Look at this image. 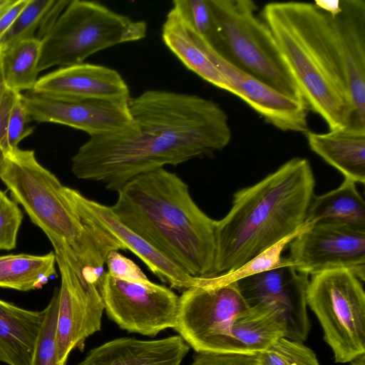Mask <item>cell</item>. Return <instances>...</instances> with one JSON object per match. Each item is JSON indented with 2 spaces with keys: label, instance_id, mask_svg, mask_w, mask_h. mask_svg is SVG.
Here are the masks:
<instances>
[{
  "label": "cell",
  "instance_id": "24",
  "mask_svg": "<svg viewBox=\"0 0 365 365\" xmlns=\"http://www.w3.org/2000/svg\"><path fill=\"white\" fill-rule=\"evenodd\" d=\"M56 264L53 251L43 255H1L0 287L21 292L41 289L56 275Z\"/></svg>",
  "mask_w": 365,
  "mask_h": 365
},
{
  "label": "cell",
  "instance_id": "12",
  "mask_svg": "<svg viewBox=\"0 0 365 365\" xmlns=\"http://www.w3.org/2000/svg\"><path fill=\"white\" fill-rule=\"evenodd\" d=\"M294 268L313 275L332 269H346L365 280V231L332 225L314 224L289 244Z\"/></svg>",
  "mask_w": 365,
  "mask_h": 365
},
{
  "label": "cell",
  "instance_id": "22",
  "mask_svg": "<svg viewBox=\"0 0 365 365\" xmlns=\"http://www.w3.org/2000/svg\"><path fill=\"white\" fill-rule=\"evenodd\" d=\"M304 223L332 224L365 231V202L356 183L344 178L336 189L314 196Z\"/></svg>",
  "mask_w": 365,
  "mask_h": 365
},
{
  "label": "cell",
  "instance_id": "3",
  "mask_svg": "<svg viewBox=\"0 0 365 365\" xmlns=\"http://www.w3.org/2000/svg\"><path fill=\"white\" fill-rule=\"evenodd\" d=\"M315 180L308 160L293 158L237 190L216 220L217 275L234 270L304 225Z\"/></svg>",
  "mask_w": 365,
  "mask_h": 365
},
{
  "label": "cell",
  "instance_id": "13",
  "mask_svg": "<svg viewBox=\"0 0 365 365\" xmlns=\"http://www.w3.org/2000/svg\"><path fill=\"white\" fill-rule=\"evenodd\" d=\"M61 274L58 309V357L66 365L71 351L82 349L85 340L101 331L104 305L98 285L76 272L55 252Z\"/></svg>",
  "mask_w": 365,
  "mask_h": 365
},
{
  "label": "cell",
  "instance_id": "6",
  "mask_svg": "<svg viewBox=\"0 0 365 365\" xmlns=\"http://www.w3.org/2000/svg\"><path fill=\"white\" fill-rule=\"evenodd\" d=\"M209 2L216 30L212 48L239 70L288 97L304 101L272 32L256 14V4L252 0Z\"/></svg>",
  "mask_w": 365,
  "mask_h": 365
},
{
  "label": "cell",
  "instance_id": "10",
  "mask_svg": "<svg viewBox=\"0 0 365 365\" xmlns=\"http://www.w3.org/2000/svg\"><path fill=\"white\" fill-rule=\"evenodd\" d=\"M108 318L129 333L154 337L174 329L179 296L171 289L150 281L120 279L104 272L98 284Z\"/></svg>",
  "mask_w": 365,
  "mask_h": 365
},
{
  "label": "cell",
  "instance_id": "38",
  "mask_svg": "<svg viewBox=\"0 0 365 365\" xmlns=\"http://www.w3.org/2000/svg\"><path fill=\"white\" fill-rule=\"evenodd\" d=\"M317 8L332 16L337 15L341 10V1H315L313 3Z\"/></svg>",
  "mask_w": 365,
  "mask_h": 365
},
{
  "label": "cell",
  "instance_id": "7",
  "mask_svg": "<svg viewBox=\"0 0 365 365\" xmlns=\"http://www.w3.org/2000/svg\"><path fill=\"white\" fill-rule=\"evenodd\" d=\"M146 34L144 21L133 20L97 1H70L41 39L38 71L83 63L98 51L140 41Z\"/></svg>",
  "mask_w": 365,
  "mask_h": 365
},
{
  "label": "cell",
  "instance_id": "16",
  "mask_svg": "<svg viewBox=\"0 0 365 365\" xmlns=\"http://www.w3.org/2000/svg\"><path fill=\"white\" fill-rule=\"evenodd\" d=\"M326 14L356 121L365 124V1L341 0V10L337 15Z\"/></svg>",
  "mask_w": 365,
  "mask_h": 365
},
{
  "label": "cell",
  "instance_id": "1",
  "mask_svg": "<svg viewBox=\"0 0 365 365\" xmlns=\"http://www.w3.org/2000/svg\"><path fill=\"white\" fill-rule=\"evenodd\" d=\"M129 107L138 131L108 143L112 165L126 180L221 150L230 142L227 115L205 98L152 89L131 98Z\"/></svg>",
  "mask_w": 365,
  "mask_h": 365
},
{
  "label": "cell",
  "instance_id": "41",
  "mask_svg": "<svg viewBox=\"0 0 365 365\" xmlns=\"http://www.w3.org/2000/svg\"><path fill=\"white\" fill-rule=\"evenodd\" d=\"M1 53L0 52V60H1Z\"/></svg>",
  "mask_w": 365,
  "mask_h": 365
},
{
  "label": "cell",
  "instance_id": "11",
  "mask_svg": "<svg viewBox=\"0 0 365 365\" xmlns=\"http://www.w3.org/2000/svg\"><path fill=\"white\" fill-rule=\"evenodd\" d=\"M31 119L55 123L81 130L90 136L125 135L138 131L131 115L130 100H66L21 93Z\"/></svg>",
  "mask_w": 365,
  "mask_h": 365
},
{
  "label": "cell",
  "instance_id": "35",
  "mask_svg": "<svg viewBox=\"0 0 365 365\" xmlns=\"http://www.w3.org/2000/svg\"><path fill=\"white\" fill-rule=\"evenodd\" d=\"M189 365H259L256 355L197 353Z\"/></svg>",
  "mask_w": 365,
  "mask_h": 365
},
{
  "label": "cell",
  "instance_id": "18",
  "mask_svg": "<svg viewBox=\"0 0 365 365\" xmlns=\"http://www.w3.org/2000/svg\"><path fill=\"white\" fill-rule=\"evenodd\" d=\"M190 348L179 335L154 340L120 337L93 348L76 365H180Z\"/></svg>",
  "mask_w": 365,
  "mask_h": 365
},
{
  "label": "cell",
  "instance_id": "37",
  "mask_svg": "<svg viewBox=\"0 0 365 365\" xmlns=\"http://www.w3.org/2000/svg\"><path fill=\"white\" fill-rule=\"evenodd\" d=\"M28 2L29 0H14L0 16V39L11 26Z\"/></svg>",
  "mask_w": 365,
  "mask_h": 365
},
{
  "label": "cell",
  "instance_id": "17",
  "mask_svg": "<svg viewBox=\"0 0 365 365\" xmlns=\"http://www.w3.org/2000/svg\"><path fill=\"white\" fill-rule=\"evenodd\" d=\"M31 92L66 100H130L128 84L115 69L81 63L61 67L37 80Z\"/></svg>",
  "mask_w": 365,
  "mask_h": 365
},
{
  "label": "cell",
  "instance_id": "15",
  "mask_svg": "<svg viewBox=\"0 0 365 365\" xmlns=\"http://www.w3.org/2000/svg\"><path fill=\"white\" fill-rule=\"evenodd\" d=\"M65 191L71 204L84 221L100 229L123 250L132 252L161 282L180 291L202 284L203 277L189 274L124 225L110 206L89 199L78 190L67 186Z\"/></svg>",
  "mask_w": 365,
  "mask_h": 365
},
{
  "label": "cell",
  "instance_id": "8",
  "mask_svg": "<svg viewBox=\"0 0 365 365\" xmlns=\"http://www.w3.org/2000/svg\"><path fill=\"white\" fill-rule=\"evenodd\" d=\"M307 304L319 321L336 363L365 354V292L351 272L339 268L312 275Z\"/></svg>",
  "mask_w": 365,
  "mask_h": 365
},
{
  "label": "cell",
  "instance_id": "33",
  "mask_svg": "<svg viewBox=\"0 0 365 365\" xmlns=\"http://www.w3.org/2000/svg\"><path fill=\"white\" fill-rule=\"evenodd\" d=\"M31 120L19 93L11 108L7 125V140L12 150L18 148L23 139L33 133L34 128L29 125Z\"/></svg>",
  "mask_w": 365,
  "mask_h": 365
},
{
  "label": "cell",
  "instance_id": "39",
  "mask_svg": "<svg viewBox=\"0 0 365 365\" xmlns=\"http://www.w3.org/2000/svg\"><path fill=\"white\" fill-rule=\"evenodd\" d=\"M1 61V60H0ZM6 89V86L5 84L4 76H3V71L0 62V104L2 101L4 92Z\"/></svg>",
  "mask_w": 365,
  "mask_h": 365
},
{
  "label": "cell",
  "instance_id": "29",
  "mask_svg": "<svg viewBox=\"0 0 365 365\" xmlns=\"http://www.w3.org/2000/svg\"><path fill=\"white\" fill-rule=\"evenodd\" d=\"M58 289L45 309L46 314L38 334L31 365H59L58 357Z\"/></svg>",
  "mask_w": 365,
  "mask_h": 365
},
{
  "label": "cell",
  "instance_id": "21",
  "mask_svg": "<svg viewBox=\"0 0 365 365\" xmlns=\"http://www.w3.org/2000/svg\"><path fill=\"white\" fill-rule=\"evenodd\" d=\"M285 325L279 312L267 304L248 307L231 327L232 354L256 355L284 337Z\"/></svg>",
  "mask_w": 365,
  "mask_h": 365
},
{
  "label": "cell",
  "instance_id": "30",
  "mask_svg": "<svg viewBox=\"0 0 365 365\" xmlns=\"http://www.w3.org/2000/svg\"><path fill=\"white\" fill-rule=\"evenodd\" d=\"M184 24L211 47L215 43V24L209 0H175L173 7Z\"/></svg>",
  "mask_w": 365,
  "mask_h": 365
},
{
  "label": "cell",
  "instance_id": "23",
  "mask_svg": "<svg viewBox=\"0 0 365 365\" xmlns=\"http://www.w3.org/2000/svg\"><path fill=\"white\" fill-rule=\"evenodd\" d=\"M162 38L169 50L187 69L213 86L231 93L229 82L193 41L173 8L168 13L163 24Z\"/></svg>",
  "mask_w": 365,
  "mask_h": 365
},
{
  "label": "cell",
  "instance_id": "40",
  "mask_svg": "<svg viewBox=\"0 0 365 365\" xmlns=\"http://www.w3.org/2000/svg\"><path fill=\"white\" fill-rule=\"evenodd\" d=\"M14 1V0H0V16Z\"/></svg>",
  "mask_w": 365,
  "mask_h": 365
},
{
  "label": "cell",
  "instance_id": "5",
  "mask_svg": "<svg viewBox=\"0 0 365 365\" xmlns=\"http://www.w3.org/2000/svg\"><path fill=\"white\" fill-rule=\"evenodd\" d=\"M0 180L31 221L46 235L53 252L88 279L98 281L107 255L123 250L98 227L84 221L66 194V186L36 159L19 148L5 158Z\"/></svg>",
  "mask_w": 365,
  "mask_h": 365
},
{
  "label": "cell",
  "instance_id": "36",
  "mask_svg": "<svg viewBox=\"0 0 365 365\" xmlns=\"http://www.w3.org/2000/svg\"><path fill=\"white\" fill-rule=\"evenodd\" d=\"M19 93L6 88L0 104V174L6 156L12 150L7 140V125L11 108Z\"/></svg>",
  "mask_w": 365,
  "mask_h": 365
},
{
  "label": "cell",
  "instance_id": "27",
  "mask_svg": "<svg viewBox=\"0 0 365 365\" xmlns=\"http://www.w3.org/2000/svg\"><path fill=\"white\" fill-rule=\"evenodd\" d=\"M308 226L309 225L304 222L302 228L259 253L241 267L215 277H207L204 284H227L274 268L293 266L289 259L282 257V253L284 248Z\"/></svg>",
  "mask_w": 365,
  "mask_h": 365
},
{
  "label": "cell",
  "instance_id": "14",
  "mask_svg": "<svg viewBox=\"0 0 365 365\" xmlns=\"http://www.w3.org/2000/svg\"><path fill=\"white\" fill-rule=\"evenodd\" d=\"M185 26L193 41L229 82L232 93L245 101L265 121L281 130L305 134L310 131L309 108L304 101L288 97L235 68L204 39Z\"/></svg>",
  "mask_w": 365,
  "mask_h": 365
},
{
  "label": "cell",
  "instance_id": "34",
  "mask_svg": "<svg viewBox=\"0 0 365 365\" xmlns=\"http://www.w3.org/2000/svg\"><path fill=\"white\" fill-rule=\"evenodd\" d=\"M106 264L108 267L107 272L113 277L139 282L150 281L133 261L118 252V250H112L107 255Z\"/></svg>",
  "mask_w": 365,
  "mask_h": 365
},
{
  "label": "cell",
  "instance_id": "4",
  "mask_svg": "<svg viewBox=\"0 0 365 365\" xmlns=\"http://www.w3.org/2000/svg\"><path fill=\"white\" fill-rule=\"evenodd\" d=\"M261 18L309 108L326 121L329 130L357 122L325 12L313 3L272 2L264 6Z\"/></svg>",
  "mask_w": 365,
  "mask_h": 365
},
{
  "label": "cell",
  "instance_id": "31",
  "mask_svg": "<svg viewBox=\"0 0 365 365\" xmlns=\"http://www.w3.org/2000/svg\"><path fill=\"white\" fill-rule=\"evenodd\" d=\"M256 356L259 365H319L311 349L286 337L278 339Z\"/></svg>",
  "mask_w": 365,
  "mask_h": 365
},
{
  "label": "cell",
  "instance_id": "28",
  "mask_svg": "<svg viewBox=\"0 0 365 365\" xmlns=\"http://www.w3.org/2000/svg\"><path fill=\"white\" fill-rule=\"evenodd\" d=\"M56 0H29L11 26L0 39V52L3 53L14 44L31 38L40 29L48 11Z\"/></svg>",
  "mask_w": 365,
  "mask_h": 365
},
{
  "label": "cell",
  "instance_id": "2",
  "mask_svg": "<svg viewBox=\"0 0 365 365\" xmlns=\"http://www.w3.org/2000/svg\"><path fill=\"white\" fill-rule=\"evenodd\" d=\"M117 192L110 208L124 225L189 274L217 275L216 220L176 173L163 168L142 174Z\"/></svg>",
  "mask_w": 365,
  "mask_h": 365
},
{
  "label": "cell",
  "instance_id": "9",
  "mask_svg": "<svg viewBox=\"0 0 365 365\" xmlns=\"http://www.w3.org/2000/svg\"><path fill=\"white\" fill-rule=\"evenodd\" d=\"M249 307L235 282L182 291L173 329L196 353L232 354L231 327Z\"/></svg>",
  "mask_w": 365,
  "mask_h": 365
},
{
  "label": "cell",
  "instance_id": "20",
  "mask_svg": "<svg viewBox=\"0 0 365 365\" xmlns=\"http://www.w3.org/2000/svg\"><path fill=\"white\" fill-rule=\"evenodd\" d=\"M46 314L0 299V361L31 365L36 340Z\"/></svg>",
  "mask_w": 365,
  "mask_h": 365
},
{
  "label": "cell",
  "instance_id": "19",
  "mask_svg": "<svg viewBox=\"0 0 365 365\" xmlns=\"http://www.w3.org/2000/svg\"><path fill=\"white\" fill-rule=\"evenodd\" d=\"M310 149L344 178L365 182V125H351L325 133H306Z\"/></svg>",
  "mask_w": 365,
  "mask_h": 365
},
{
  "label": "cell",
  "instance_id": "25",
  "mask_svg": "<svg viewBox=\"0 0 365 365\" xmlns=\"http://www.w3.org/2000/svg\"><path fill=\"white\" fill-rule=\"evenodd\" d=\"M41 40L21 41L1 53V65L7 88L31 91L37 82Z\"/></svg>",
  "mask_w": 365,
  "mask_h": 365
},
{
  "label": "cell",
  "instance_id": "26",
  "mask_svg": "<svg viewBox=\"0 0 365 365\" xmlns=\"http://www.w3.org/2000/svg\"><path fill=\"white\" fill-rule=\"evenodd\" d=\"M293 266H284L237 280V287L249 307L265 304L282 293L297 274Z\"/></svg>",
  "mask_w": 365,
  "mask_h": 365
},
{
  "label": "cell",
  "instance_id": "32",
  "mask_svg": "<svg viewBox=\"0 0 365 365\" xmlns=\"http://www.w3.org/2000/svg\"><path fill=\"white\" fill-rule=\"evenodd\" d=\"M23 218L19 205L0 190V250H11L16 247Z\"/></svg>",
  "mask_w": 365,
  "mask_h": 365
}]
</instances>
